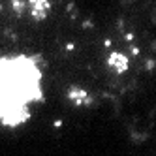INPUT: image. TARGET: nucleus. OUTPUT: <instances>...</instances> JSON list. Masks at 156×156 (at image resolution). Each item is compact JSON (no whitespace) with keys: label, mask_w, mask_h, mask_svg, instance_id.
<instances>
[{"label":"nucleus","mask_w":156,"mask_h":156,"mask_svg":"<svg viewBox=\"0 0 156 156\" xmlns=\"http://www.w3.org/2000/svg\"><path fill=\"white\" fill-rule=\"evenodd\" d=\"M43 100V72L32 55L0 57V126L15 128L32 117V109Z\"/></svg>","instance_id":"1"}]
</instances>
